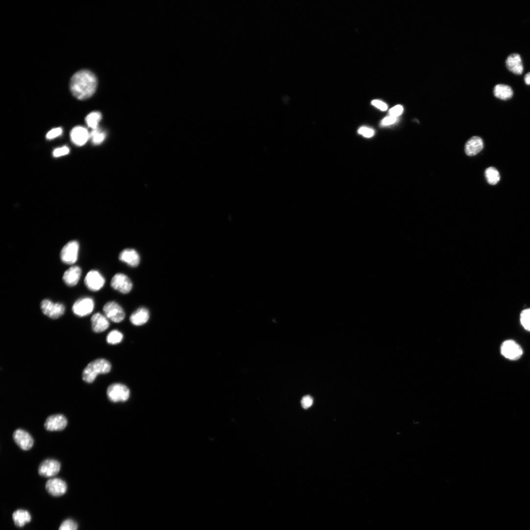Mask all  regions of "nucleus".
Returning a JSON list of instances; mask_svg holds the SVG:
<instances>
[{
    "label": "nucleus",
    "instance_id": "nucleus-1",
    "mask_svg": "<svg viewBox=\"0 0 530 530\" xmlns=\"http://www.w3.org/2000/svg\"><path fill=\"white\" fill-rule=\"evenodd\" d=\"M97 86L96 75L88 70L78 72L72 77L70 89L72 94L79 100H84L92 97Z\"/></svg>",
    "mask_w": 530,
    "mask_h": 530
},
{
    "label": "nucleus",
    "instance_id": "nucleus-2",
    "mask_svg": "<svg viewBox=\"0 0 530 530\" xmlns=\"http://www.w3.org/2000/svg\"><path fill=\"white\" fill-rule=\"evenodd\" d=\"M111 363L106 360L100 359L90 363L83 372V380L89 384L93 383L99 374L109 373Z\"/></svg>",
    "mask_w": 530,
    "mask_h": 530
},
{
    "label": "nucleus",
    "instance_id": "nucleus-3",
    "mask_svg": "<svg viewBox=\"0 0 530 530\" xmlns=\"http://www.w3.org/2000/svg\"><path fill=\"white\" fill-rule=\"evenodd\" d=\"M130 390L125 385L114 384L107 390V395L110 401L114 403L125 402L130 397Z\"/></svg>",
    "mask_w": 530,
    "mask_h": 530
},
{
    "label": "nucleus",
    "instance_id": "nucleus-4",
    "mask_svg": "<svg viewBox=\"0 0 530 530\" xmlns=\"http://www.w3.org/2000/svg\"><path fill=\"white\" fill-rule=\"evenodd\" d=\"M41 308L45 315L53 319L61 317L65 313V307L63 304L54 303L48 299L42 302Z\"/></svg>",
    "mask_w": 530,
    "mask_h": 530
},
{
    "label": "nucleus",
    "instance_id": "nucleus-5",
    "mask_svg": "<svg viewBox=\"0 0 530 530\" xmlns=\"http://www.w3.org/2000/svg\"><path fill=\"white\" fill-rule=\"evenodd\" d=\"M79 244L76 241H72L67 243L62 248L60 257L65 264L72 265L75 263L78 257Z\"/></svg>",
    "mask_w": 530,
    "mask_h": 530
},
{
    "label": "nucleus",
    "instance_id": "nucleus-6",
    "mask_svg": "<svg viewBox=\"0 0 530 530\" xmlns=\"http://www.w3.org/2000/svg\"><path fill=\"white\" fill-rule=\"evenodd\" d=\"M500 350L502 355L511 361L519 360L523 355L521 347L512 340L505 341L502 344Z\"/></svg>",
    "mask_w": 530,
    "mask_h": 530
},
{
    "label": "nucleus",
    "instance_id": "nucleus-7",
    "mask_svg": "<svg viewBox=\"0 0 530 530\" xmlns=\"http://www.w3.org/2000/svg\"><path fill=\"white\" fill-rule=\"evenodd\" d=\"M95 302L92 298L85 297L78 300L72 307V312L78 317H83L90 315L93 312Z\"/></svg>",
    "mask_w": 530,
    "mask_h": 530
},
{
    "label": "nucleus",
    "instance_id": "nucleus-8",
    "mask_svg": "<svg viewBox=\"0 0 530 530\" xmlns=\"http://www.w3.org/2000/svg\"><path fill=\"white\" fill-rule=\"evenodd\" d=\"M103 312L106 317L115 323H120L125 318V313L122 308L115 302H110L103 307Z\"/></svg>",
    "mask_w": 530,
    "mask_h": 530
},
{
    "label": "nucleus",
    "instance_id": "nucleus-9",
    "mask_svg": "<svg viewBox=\"0 0 530 530\" xmlns=\"http://www.w3.org/2000/svg\"><path fill=\"white\" fill-rule=\"evenodd\" d=\"M105 280L103 276L98 271H90L85 279V284L87 288L91 291H97L104 286Z\"/></svg>",
    "mask_w": 530,
    "mask_h": 530
},
{
    "label": "nucleus",
    "instance_id": "nucleus-10",
    "mask_svg": "<svg viewBox=\"0 0 530 530\" xmlns=\"http://www.w3.org/2000/svg\"><path fill=\"white\" fill-rule=\"evenodd\" d=\"M111 287L123 294H128L132 290L133 284L130 279L122 274H117L113 278Z\"/></svg>",
    "mask_w": 530,
    "mask_h": 530
},
{
    "label": "nucleus",
    "instance_id": "nucleus-11",
    "mask_svg": "<svg viewBox=\"0 0 530 530\" xmlns=\"http://www.w3.org/2000/svg\"><path fill=\"white\" fill-rule=\"evenodd\" d=\"M60 469L61 464L58 461L48 459L43 461L40 465L39 473L45 477H51L58 474Z\"/></svg>",
    "mask_w": 530,
    "mask_h": 530
},
{
    "label": "nucleus",
    "instance_id": "nucleus-12",
    "mask_svg": "<svg viewBox=\"0 0 530 530\" xmlns=\"http://www.w3.org/2000/svg\"><path fill=\"white\" fill-rule=\"evenodd\" d=\"M67 424V419L63 415L55 414L47 419L45 427L49 431H61L65 429Z\"/></svg>",
    "mask_w": 530,
    "mask_h": 530
},
{
    "label": "nucleus",
    "instance_id": "nucleus-13",
    "mask_svg": "<svg viewBox=\"0 0 530 530\" xmlns=\"http://www.w3.org/2000/svg\"><path fill=\"white\" fill-rule=\"evenodd\" d=\"M13 438L16 444L23 450L27 451L34 445V439L26 431L18 429L14 433Z\"/></svg>",
    "mask_w": 530,
    "mask_h": 530
},
{
    "label": "nucleus",
    "instance_id": "nucleus-14",
    "mask_svg": "<svg viewBox=\"0 0 530 530\" xmlns=\"http://www.w3.org/2000/svg\"><path fill=\"white\" fill-rule=\"evenodd\" d=\"M46 487L50 494L56 497L65 494L68 488L66 482L58 478L49 479L47 482Z\"/></svg>",
    "mask_w": 530,
    "mask_h": 530
},
{
    "label": "nucleus",
    "instance_id": "nucleus-15",
    "mask_svg": "<svg viewBox=\"0 0 530 530\" xmlns=\"http://www.w3.org/2000/svg\"><path fill=\"white\" fill-rule=\"evenodd\" d=\"M71 137L72 142L77 146H83L86 144L90 138L88 130L82 126H76L71 131Z\"/></svg>",
    "mask_w": 530,
    "mask_h": 530
},
{
    "label": "nucleus",
    "instance_id": "nucleus-16",
    "mask_svg": "<svg viewBox=\"0 0 530 530\" xmlns=\"http://www.w3.org/2000/svg\"><path fill=\"white\" fill-rule=\"evenodd\" d=\"M120 260L131 267L138 266L140 262V257L138 253L134 249H125L122 251L119 255Z\"/></svg>",
    "mask_w": 530,
    "mask_h": 530
},
{
    "label": "nucleus",
    "instance_id": "nucleus-17",
    "mask_svg": "<svg viewBox=\"0 0 530 530\" xmlns=\"http://www.w3.org/2000/svg\"><path fill=\"white\" fill-rule=\"evenodd\" d=\"M91 322L92 329L96 333H102L107 330L110 326L108 318L100 313H96L92 316Z\"/></svg>",
    "mask_w": 530,
    "mask_h": 530
},
{
    "label": "nucleus",
    "instance_id": "nucleus-18",
    "mask_svg": "<svg viewBox=\"0 0 530 530\" xmlns=\"http://www.w3.org/2000/svg\"><path fill=\"white\" fill-rule=\"evenodd\" d=\"M507 69L513 73L521 75L523 72V66L520 56L518 54L510 55L506 62Z\"/></svg>",
    "mask_w": 530,
    "mask_h": 530
},
{
    "label": "nucleus",
    "instance_id": "nucleus-19",
    "mask_svg": "<svg viewBox=\"0 0 530 530\" xmlns=\"http://www.w3.org/2000/svg\"><path fill=\"white\" fill-rule=\"evenodd\" d=\"M82 273L81 268L77 266L71 267L64 273L63 281L68 286H75L78 283Z\"/></svg>",
    "mask_w": 530,
    "mask_h": 530
},
{
    "label": "nucleus",
    "instance_id": "nucleus-20",
    "mask_svg": "<svg viewBox=\"0 0 530 530\" xmlns=\"http://www.w3.org/2000/svg\"><path fill=\"white\" fill-rule=\"evenodd\" d=\"M483 147L482 140L479 137H473L466 143L465 151L468 156H473L480 152Z\"/></svg>",
    "mask_w": 530,
    "mask_h": 530
},
{
    "label": "nucleus",
    "instance_id": "nucleus-21",
    "mask_svg": "<svg viewBox=\"0 0 530 530\" xmlns=\"http://www.w3.org/2000/svg\"><path fill=\"white\" fill-rule=\"evenodd\" d=\"M149 318L148 311L145 308H141L132 314L130 320L134 325L140 326L145 324Z\"/></svg>",
    "mask_w": 530,
    "mask_h": 530
},
{
    "label": "nucleus",
    "instance_id": "nucleus-22",
    "mask_svg": "<svg viewBox=\"0 0 530 530\" xmlns=\"http://www.w3.org/2000/svg\"><path fill=\"white\" fill-rule=\"evenodd\" d=\"M513 91L508 86L499 84L496 85L494 89V96L500 99L507 100L510 99L513 96Z\"/></svg>",
    "mask_w": 530,
    "mask_h": 530
},
{
    "label": "nucleus",
    "instance_id": "nucleus-23",
    "mask_svg": "<svg viewBox=\"0 0 530 530\" xmlns=\"http://www.w3.org/2000/svg\"><path fill=\"white\" fill-rule=\"evenodd\" d=\"M13 518L15 525L19 527H24L31 520V516L29 512L24 509H18L15 511L13 514Z\"/></svg>",
    "mask_w": 530,
    "mask_h": 530
},
{
    "label": "nucleus",
    "instance_id": "nucleus-24",
    "mask_svg": "<svg viewBox=\"0 0 530 530\" xmlns=\"http://www.w3.org/2000/svg\"><path fill=\"white\" fill-rule=\"evenodd\" d=\"M102 120V115L99 112H93L89 114L86 118L88 126L93 130L98 128L99 123Z\"/></svg>",
    "mask_w": 530,
    "mask_h": 530
},
{
    "label": "nucleus",
    "instance_id": "nucleus-25",
    "mask_svg": "<svg viewBox=\"0 0 530 530\" xmlns=\"http://www.w3.org/2000/svg\"><path fill=\"white\" fill-rule=\"evenodd\" d=\"M485 175L487 182L490 185H496L500 179L499 172L493 167H490L486 169Z\"/></svg>",
    "mask_w": 530,
    "mask_h": 530
},
{
    "label": "nucleus",
    "instance_id": "nucleus-26",
    "mask_svg": "<svg viewBox=\"0 0 530 530\" xmlns=\"http://www.w3.org/2000/svg\"><path fill=\"white\" fill-rule=\"evenodd\" d=\"M106 137V133L98 128L92 131L90 134V138L94 145H99L104 141Z\"/></svg>",
    "mask_w": 530,
    "mask_h": 530
},
{
    "label": "nucleus",
    "instance_id": "nucleus-27",
    "mask_svg": "<svg viewBox=\"0 0 530 530\" xmlns=\"http://www.w3.org/2000/svg\"><path fill=\"white\" fill-rule=\"evenodd\" d=\"M123 338L122 333L120 332L114 330L111 331L107 336V341L111 345H116L120 343Z\"/></svg>",
    "mask_w": 530,
    "mask_h": 530
},
{
    "label": "nucleus",
    "instance_id": "nucleus-28",
    "mask_svg": "<svg viewBox=\"0 0 530 530\" xmlns=\"http://www.w3.org/2000/svg\"><path fill=\"white\" fill-rule=\"evenodd\" d=\"M520 322L526 330L530 331V309L524 310L521 312Z\"/></svg>",
    "mask_w": 530,
    "mask_h": 530
},
{
    "label": "nucleus",
    "instance_id": "nucleus-29",
    "mask_svg": "<svg viewBox=\"0 0 530 530\" xmlns=\"http://www.w3.org/2000/svg\"><path fill=\"white\" fill-rule=\"evenodd\" d=\"M78 525L72 519H67L63 521L59 530H77Z\"/></svg>",
    "mask_w": 530,
    "mask_h": 530
},
{
    "label": "nucleus",
    "instance_id": "nucleus-30",
    "mask_svg": "<svg viewBox=\"0 0 530 530\" xmlns=\"http://www.w3.org/2000/svg\"><path fill=\"white\" fill-rule=\"evenodd\" d=\"M63 129L61 128H54L50 131L47 135V138L48 140H53L62 134Z\"/></svg>",
    "mask_w": 530,
    "mask_h": 530
},
{
    "label": "nucleus",
    "instance_id": "nucleus-31",
    "mask_svg": "<svg viewBox=\"0 0 530 530\" xmlns=\"http://www.w3.org/2000/svg\"><path fill=\"white\" fill-rule=\"evenodd\" d=\"M69 152V148L67 146H64L55 149L53 152V155L55 157H59L66 155L68 154Z\"/></svg>",
    "mask_w": 530,
    "mask_h": 530
},
{
    "label": "nucleus",
    "instance_id": "nucleus-32",
    "mask_svg": "<svg viewBox=\"0 0 530 530\" xmlns=\"http://www.w3.org/2000/svg\"><path fill=\"white\" fill-rule=\"evenodd\" d=\"M403 111V107L401 105H397L391 109L389 113L390 116L397 118L402 115Z\"/></svg>",
    "mask_w": 530,
    "mask_h": 530
},
{
    "label": "nucleus",
    "instance_id": "nucleus-33",
    "mask_svg": "<svg viewBox=\"0 0 530 530\" xmlns=\"http://www.w3.org/2000/svg\"><path fill=\"white\" fill-rule=\"evenodd\" d=\"M313 400L310 396H306L304 397L301 401L302 406L305 409L310 408L313 405Z\"/></svg>",
    "mask_w": 530,
    "mask_h": 530
},
{
    "label": "nucleus",
    "instance_id": "nucleus-34",
    "mask_svg": "<svg viewBox=\"0 0 530 530\" xmlns=\"http://www.w3.org/2000/svg\"><path fill=\"white\" fill-rule=\"evenodd\" d=\"M359 134L366 138H371L374 135V131L370 128L363 127L359 130Z\"/></svg>",
    "mask_w": 530,
    "mask_h": 530
},
{
    "label": "nucleus",
    "instance_id": "nucleus-35",
    "mask_svg": "<svg viewBox=\"0 0 530 530\" xmlns=\"http://www.w3.org/2000/svg\"><path fill=\"white\" fill-rule=\"evenodd\" d=\"M372 104L373 105H374V106H375L376 107H377L379 109L381 110V111H385L387 110V105L384 102H382V101H381L380 100H373L372 102Z\"/></svg>",
    "mask_w": 530,
    "mask_h": 530
},
{
    "label": "nucleus",
    "instance_id": "nucleus-36",
    "mask_svg": "<svg viewBox=\"0 0 530 530\" xmlns=\"http://www.w3.org/2000/svg\"><path fill=\"white\" fill-rule=\"evenodd\" d=\"M397 121V118H395L392 116L387 117L385 118L382 121V125L383 126H388L392 125L395 123Z\"/></svg>",
    "mask_w": 530,
    "mask_h": 530
},
{
    "label": "nucleus",
    "instance_id": "nucleus-37",
    "mask_svg": "<svg viewBox=\"0 0 530 530\" xmlns=\"http://www.w3.org/2000/svg\"><path fill=\"white\" fill-rule=\"evenodd\" d=\"M524 81L526 84L528 85H530V72L525 75L524 77Z\"/></svg>",
    "mask_w": 530,
    "mask_h": 530
}]
</instances>
